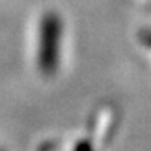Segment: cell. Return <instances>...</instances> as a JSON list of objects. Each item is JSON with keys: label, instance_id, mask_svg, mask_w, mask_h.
Instances as JSON below:
<instances>
[{"label": "cell", "instance_id": "cell-1", "mask_svg": "<svg viewBox=\"0 0 151 151\" xmlns=\"http://www.w3.org/2000/svg\"><path fill=\"white\" fill-rule=\"evenodd\" d=\"M60 23L55 15H47L42 24V45H40V66L45 73H53L58 58Z\"/></svg>", "mask_w": 151, "mask_h": 151}, {"label": "cell", "instance_id": "cell-2", "mask_svg": "<svg viewBox=\"0 0 151 151\" xmlns=\"http://www.w3.org/2000/svg\"><path fill=\"white\" fill-rule=\"evenodd\" d=\"M76 151H90V143H87V142H82L81 145L77 146V150Z\"/></svg>", "mask_w": 151, "mask_h": 151}]
</instances>
